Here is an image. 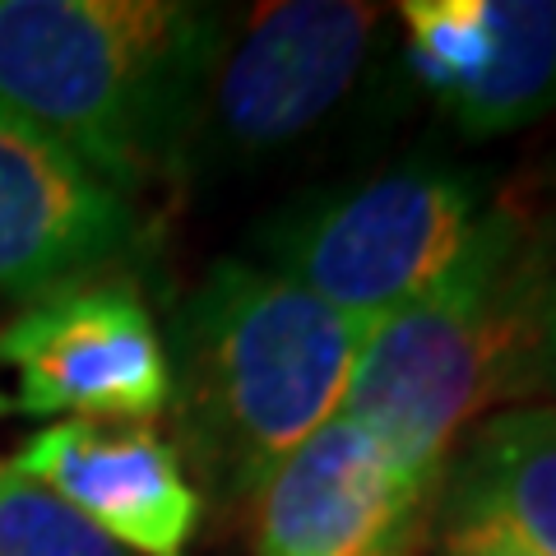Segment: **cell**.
Here are the masks:
<instances>
[{
	"label": "cell",
	"mask_w": 556,
	"mask_h": 556,
	"mask_svg": "<svg viewBox=\"0 0 556 556\" xmlns=\"http://www.w3.org/2000/svg\"><path fill=\"white\" fill-rule=\"evenodd\" d=\"M380 24L386 10L357 0H274L223 24L181 172L255 167L325 126L357 89Z\"/></svg>",
	"instance_id": "4"
},
{
	"label": "cell",
	"mask_w": 556,
	"mask_h": 556,
	"mask_svg": "<svg viewBox=\"0 0 556 556\" xmlns=\"http://www.w3.org/2000/svg\"><path fill=\"white\" fill-rule=\"evenodd\" d=\"M0 556H135L0 455Z\"/></svg>",
	"instance_id": "12"
},
{
	"label": "cell",
	"mask_w": 556,
	"mask_h": 556,
	"mask_svg": "<svg viewBox=\"0 0 556 556\" xmlns=\"http://www.w3.org/2000/svg\"><path fill=\"white\" fill-rule=\"evenodd\" d=\"M20 376L5 413L56 422H149L172 404L167 339L130 278H79L0 320Z\"/></svg>",
	"instance_id": "6"
},
{
	"label": "cell",
	"mask_w": 556,
	"mask_h": 556,
	"mask_svg": "<svg viewBox=\"0 0 556 556\" xmlns=\"http://www.w3.org/2000/svg\"><path fill=\"white\" fill-rule=\"evenodd\" d=\"M543 394L556 404V316H552V334H547V353H543Z\"/></svg>",
	"instance_id": "14"
},
{
	"label": "cell",
	"mask_w": 556,
	"mask_h": 556,
	"mask_svg": "<svg viewBox=\"0 0 556 556\" xmlns=\"http://www.w3.org/2000/svg\"><path fill=\"white\" fill-rule=\"evenodd\" d=\"M552 316L556 228L529 204L482 208L455 265L371 329L339 417L437 492L468 427L543 394Z\"/></svg>",
	"instance_id": "1"
},
{
	"label": "cell",
	"mask_w": 556,
	"mask_h": 556,
	"mask_svg": "<svg viewBox=\"0 0 556 556\" xmlns=\"http://www.w3.org/2000/svg\"><path fill=\"white\" fill-rule=\"evenodd\" d=\"M371 329L283 274L218 260L172 325L167 408L181 431L172 445L223 496L251 501L292 450L339 417Z\"/></svg>",
	"instance_id": "3"
},
{
	"label": "cell",
	"mask_w": 556,
	"mask_h": 556,
	"mask_svg": "<svg viewBox=\"0 0 556 556\" xmlns=\"http://www.w3.org/2000/svg\"><path fill=\"white\" fill-rule=\"evenodd\" d=\"M437 492L417 486L357 422L334 417L251 496V556H422Z\"/></svg>",
	"instance_id": "7"
},
{
	"label": "cell",
	"mask_w": 556,
	"mask_h": 556,
	"mask_svg": "<svg viewBox=\"0 0 556 556\" xmlns=\"http://www.w3.org/2000/svg\"><path fill=\"white\" fill-rule=\"evenodd\" d=\"M441 108L473 135H510L556 108V0H486V51Z\"/></svg>",
	"instance_id": "11"
},
{
	"label": "cell",
	"mask_w": 556,
	"mask_h": 556,
	"mask_svg": "<svg viewBox=\"0 0 556 556\" xmlns=\"http://www.w3.org/2000/svg\"><path fill=\"white\" fill-rule=\"evenodd\" d=\"M441 533H492L556 556V404H515L464 431L437 486L431 538Z\"/></svg>",
	"instance_id": "10"
},
{
	"label": "cell",
	"mask_w": 556,
	"mask_h": 556,
	"mask_svg": "<svg viewBox=\"0 0 556 556\" xmlns=\"http://www.w3.org/2000/svg\"><path fill=\"white\" fill-rule=\"evenodd\" d=\"M437 556H529V552H519L506 538H492V533H441Z\"/></svg>",
	"instance_id": "13"
},
{
	"label": "cell",
	"mask_w": 556,
	"mask_h": 556,
	"mask_svg": "<svg viewBox=\"0 0 556 556\" xmlns=\"http://www.w3.org/2000/svg\"><path fill=\"white\" fill-rule=\"evenodd\" d=\"M482 218L478 181L450 167H394L278 214L260 251L325 306L380 325L437 283Z\"/></svg>",
	"instance_id": "5"
},
{
	"label": "cell",
	"mask_w": 556,
	"mask_h": 556,
	"mask_svg": "<svg viewBox=\"0 0 556 556\" xmlns=\"http://www.w3.org/2000/svg\"><path fill=\"white\" fill-rule=\"evenodd\" d=\"M10 459L135 556H186L204 519L181 450L149 422H47Z\"/></svg>",
	"instance_id": "9"
},
{
	"label": "cell",
	"mask_w": 556,
	"mask_h": 556,
	"mask_svg": "<svg viewBox=\"0 0 556 556\" xmlns=\"http://www.w3.org/2000/svg\"><path fill=\"white\" fill-rule=\"evenodd\" d=\"M223 24L181 0H0V112L126 195L181 172Z\"/></svg>",
	"instance_id": "2"
},
{
	"label": "cell",
	"mask_w": 556,
	"mask_h": 556,
	"mask_svg": "<svg viewBox=\"0 0 556 556\" xmlns=\"http://www.w3.org/2000/svg\"><path fill=\"white\" fill-rule=\"evenodd\" d=\"M135 237L130 200L51 144L42 130L0 112V302H33L93 278Z\"/></svg>",
	"instance_id": "8"
},
{
	"label": "cell",
	"mask_w": 556,
	"mask_h": 556,
	"mask_svg": "<svg viewBox=\"0 0 556 556\" xmlns=\"http://www.w3.org/2000/svg\"><path fill=\"white\" fill-rule=\"evenodd\" d=\"M552 228H556V223H552Z\"/></svg>",
	"instance_id": "15"
}]
</instances>
